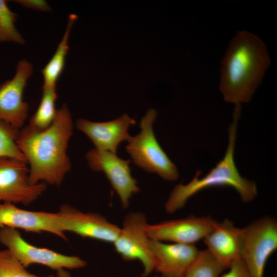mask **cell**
Returning a JSON list of instances; mask_svg holds the SVG:
<instances>
[{
    "label": "cell",
    "instance_id": "6da1fadb",
    "mask_svg": "<svg viewBox=\"0 0 277 277\" xmlns=\"http://www.w3.org/2000/svg\"><path fill=\"white\" fill-rule=\"evenodd\" d=\"M73 130L71 112L66 104L57 110L46 129L37 130L28 125L19 130L16 144L28 166L31 184H62L71 169L67 148Z\"/></svg>",
    "mask_w": 277,
    "mask_h": 277
},
{
    "label": "cell",
    "instance_id": "ac0fdd59",
    "mask_svg": "<svg viewBox=\"0 0 277 277\" xmlns=\"http://www.w3.org/2000/svg\"><path fill=\"white\" fill-rule=\"evenodd\" d=\"M57 97L56 88L43 89L39 104L31 118L29 125L37 130H44L50 126L56 114Z\"/></svg>",
    "mask_w": 277,
    "mask_h": 277
},
{
    "label": "cell",
    "instance_id": "ba28073f",
    "mask_svg": "<svg viewBox=\"0 0 277 277\" xmlns=\"http://www.w3.org/2000/svg\"><path fill=\"white\" fill-rule=\"evenodd\" d=\"M46 188L44 183L30 182L25 161L0 157V202L27 206L42 195Z\"/></svg>",
    "mask_w": 277,
    "mask_h": 277
},
{
    "label": "cell",
    "instance_id": "4fadbf2b",
    "mask_svg": "<svg viewBox=\"0 0 277 277\" xmlns=\"http://www.w3.org/2000/svg\"><path fill=\"white\" fill-rule=\"evenodd\" d=\"M2 227L38 233L46 232L67 240L60 224L58 212L27 210L12 203H0V228Z\"/></svg>",
    "mask_w": 277,
    "mask_h": 277
},
{
    "label": "cell",
    "instance_id": "cb8c5ba5",
    "mask_svg": "<svg viewBox=\"0 0 277 277\" xmlns=\"http://www.w3.org/2000/svg\"><path fill=\"white\" fill-rule=\"evenodd\" d=\"M17 3L23 7L43 12L51 10V8L45 1L41 0H19Z\"/></svg>",
    "mask_w": 277,
    "mask_h": 277
},
{
    "label": "cell",
    "instance_id": "7c38bea8",
    "mask_svg": "<svg viewBox=\"0 0 277 277\" xmlns=\"http://www.w3.org/2000/svg\"><path fill=\"white\" fill-rule=\"evenodd\" d=\"M216 221L209 216L186 217L148 224L151 240L167 243L194 245L211 231Z\"/></svg>",
    "mask_w": 277,
    "mask_h": 277
},
{
    "label": "cell",
    "instance_id": "52a82bcc",
    "mask_svg": "<svg viewBox=\"0 0 277 277\" xmlns=\"http://www.w3.org/2000/svg\"><path fill=\"white\" fill-rule=\"evenodd\" d=\"M146 215L142 212H130L124 218L122 227L113 243L116 252L126 261H138L143 267L142 277L154 271L147 232Z\"/></svg>",
    "mask_w": 277,
    "mask_h": 277
},
{
    "label": "cell",
    "instance_id": "e0dca14e",
    "mask_svg": "<svg viewBox=\"0 0 277 277\" xmlns=\"http://www.w3.org/2000/svg\"><path fill=\"white\" fill-rule=\"evenodd\" d=\"M76 19L75 14H71L69 16L63 37L52 57L42 70L44 80L43 89L56 88L57 82L63 71L68 52L70 31Z\"/></svg>",
    "mask_w": 277,
    "mask_h": 277
},
{
    "label": "cell",
    "instance_id": "8992f818",
    "mask_svg": "<svg viewBox=\"0 0 277 277\" xmlns=\"http://www.w3.org/2000/svg\"><path fill=\"white\" fill-rule=\"evenodd\" d=\"M0 242L26 268L33 264H40L57 271L80 269L87 265V262L79 256L64 254L29 243L14 228H0Z\"/></svg>",
    "mask_w": 277,
    "mask_h": 277
},
{
    "label": "cell",
    "instance_id": "8fae6325",
    "mask_svg": "<svg viewBox=\"0 0 277 277\" xmlns=\"http://www.w3.org/2000/svg\"><path fill=\"white\" fill-rule=\"evenodd\" d=\"M57 212L65 233L113 244L120 231L121 227L98 213L83 212L68 204L62 205Z\"/></svg>",
    "mask_w": 277,
    "mask_h": 277
},
{
    "label": "cell",
    "instance_id": "603a6c76",
    "mask_svg": "<svg viewBox=\"0 0 277 277\" xmlns=\"http://www.w3.org/2000/svg\"><path fill=\"white\" fill-rule=\"evenodd\" d=\"M226 270L220 277H251L241 258L233 261Z\"/></svg>",
    "mask_w": 277,
    "mask_h": 277
},
{
    "label": "cell",
    "instance_id": "3957f363",
    "mask_svg": "<svg viewBox=\"0 0 277 277\" xmlns=\"http://www.w3.org/2000/svg\"><path fill=\"white\" fill-rule=\"evenodd\" d=\"M241 109L240 105L234 108L233 121L229 127L228 144L223 158L205 176L200 177L201 172L197 171L187 184L176 185L165 205L167 213H175L182 209L191 196L211 187H231L245 203L255 198L258 192L256 184L240 174L234 161L236 130Z\"/></svg>",
    "mask_w": 277,
    "mask_h": 277
},
{
    "label": "cell",
    "instance_id": "ffe728a7",
    "mask_svg": "<svg viewBox=\"0 0 277 277\" xmlns=\"http://www.w3.org/2000/svg\"><path fill=\"white\" fill-rule=\"evenodd\" d=\"M17 18V15L10 9L7 2L0 0V42L24 44L23 37L15 26Z\"/></svg>",
    "mask_w": 277,
    "mask_h": 277
},
{
    "label": "cell",
    "instance_id": "9c48e42d",
    "mask_svg": "<svg viewBox=\"0 0 277 277\" xmlns=\"http://www.w3.org/2000/svg\"><path fill=\"white\" fill-rule=\"evenodd\" d=\"M86 157L90 168L105 173L118 195L122 207L127 208L132 196L140 191L137 181L131 173V161L122 159L116 153L95 148L89 150Z\"/></svg>",
    "mask_w": 277,
    "mask_h": 277
},
{
    "label": "cell",
    "instance_id": "484cf974",
    "mask_svg": "<svg viewBox=\"0 0 277 277\" xmlns=\"http://www.w3.org/2000/svg\"><path fill=\"white\" fill-rule=\"evenodd\" d=\"M152 277H163V276H161V275H156L153 276H152Z\"/></svg>",
    "mask_w": 277,
    "mask_h": 277
},
{
    "label": "cell",
    "instance_id": "d4e9b609",
    "mask_svg": "<svg viewBox=\"0 0 277 277\" xmlns=\"http://www.w3.org/2000/svg\"><path fill=\"white\" fill-rule=\"evenodd\" d=\"M56 271L55 277H73L67 269H60Z\"/></svg>",
    "mask_w": 277,
    "mask_h": 277
},
{
    "label": "cell",
    "instance_id": "2e32d148",
    "mask_svg": "<svg viewBox=\"0 0 277 277\" xmlns=\"http://www.w3.org/2000/svg\"><path fill=\"white\" fill-rule=\"evenodd\" d=\"M242 228L227 219L217 222L203 239L207 249L227 268L241 258Z\"/></svg>",
    "mask_w": 277,
    "mask_h": 277
},
{
    "label": "cell",
    "instance_id": "5b68a950",
    "mask_svg": "<svg viewBox=\"0 0 277 277\" xmlns=\"http://www.w3.org/2000/svg\"><path fill=\"white\" fill-rule=\"evenodd\" d=\"M277 249V221L264 216L242 228L241 258L251 277H264L269 257Z\"/></svg>",
    "mask_w": 277,
    "mask_h": 277
},
{
    "label": "cell",
    "instance_id": "7a4b0ae2",
    "mask_svg": "<svg viewBox=\"0 0 277 277\" xmlns=\"http://www.w3.org/2000/svg\"><path fill=\"white\" fill-rule=\"evenodd\" d=\"M270 64L267 47L258 36L237 32L221 63L219 89L224 100L235 105L249 102Z\"/></svg>",
    "mask_w": 277,
    "mask_h": 277
},
{
    "label": "cell",
    "instance_id": "5bb4252c",
    "mask_svg": "<svg viewBox=\"0 0 277 277\" xmlns=\"http://www.w3.org/2000/svg\"><path fill=\"white\" fill-rule=\"evenodd\" d=\"M154 271L163 277H184L199 250L194 245L150 240Z\"/></svg>",
    "mask_w": 277,
    "mask_h": 277
},
{
    "label": "cell",
    "instance_id": "d6986e66",
    "mask_svg": "<svg viewBox=\"0 0 277 277\" xmlns=\"http://www.w3.org/2000/svg\"><path fill=\"white\" fill-rule=\"evenodd\" d=\"M227 268L206 249L199 250L184 277H220Z\"/></svg>",
    "mask_w": 277,
    "mask_h": 277
},
{
    "label": "cell",
    "instance_id": "44dd1931",
    "mask_svg": "<svg viewBox=\"0 0 277 277\" xmlns=\"http://www.w3.org/2000/svg\"><path fill=\"white\" fill-rule=\"evenodd\" d=\"M19 130L6 123L0 122V157H10L26 162L16 144Z\"/></svg>",
    "mask_w": 277,
    "mask_h": 277
},
{
    "label": "cell",
    "instance_id": "277c9868",
    "mask_svg": "<svg viewBox=\"0 0 277 277\" xmlns=\"http://www.w3.org/2000/svg\"><path fill=\"white\" fill-rule=\"evenodd\" d=\"M157 116L153 109H149L140 123V132L131 136L126 146L134 163L145 171L157 174L163 179L175 181L178 170L157 141L153 124Z\"/></svg>",
    "mask_w": 277,
    "mask_h": 277
},
{
    "label": "cell",
    "instance_id": "7402d4cb",
    "mask_svg": "<svg viewBox=\"0 0 277 277\" xmlns=\"http://www.w3.org/2000/svg\"><path fill=\"white\" fill-rule=\"evenodd\" d=\"M0 277H55L41 276L28 271L7 249L0 250Z\"/></svg>",
    "mask_w": 277,
    "mask_h": 277
},
{
    "label": "cell",
    "instance_id": "9a60e30c",
    "mask_svg": "<svg viewBox=\"0 0 277 277\" xmlns=\"http://www.w3.org/2000/svg\"><path fill=\"white\" fill-rule=\"evenodd\" d=\"M135 123L133 118L125 113L115 120L105 122L80 118L76 125L91 141L95 149L116 153L119 145L123 141H128L131 137L128 129Z\"/></svg>",
    "mask_w": 277,
    "mask_h": 277
},
{
    "label": "cell",
    "instance_id": "30bf717a",
    "mask_svg": "<svg viewBox=\"0 0 277 277\" xmlns=\"http://www.w3.org/2000/svg\"><path fill=\"white\" fill-rule=\"evenodd\" d=\"M32 72V64L26 60H21L13 78L0 85V122L18 129L23 127L29 110L23 93Z\"/></svg>",
    "mask_w": 277,
    "mask_h": 277
}]
</instances>
